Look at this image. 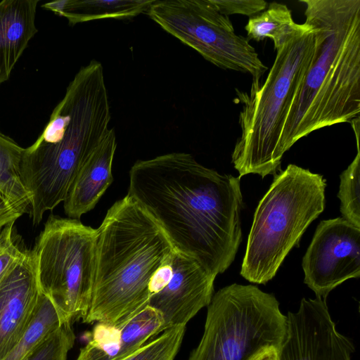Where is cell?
<instances>
[{
  "mask_svg": "<svg viewBox=\"0 0 360 360\" xmlns=\"http://www.w3.org/2000/svg\"><path fill=\"white\" fill-rule=\"evenodd\" d=\"M240 181L189 153H170L137 160L127 195L157 221L176 251L216 277L232 264L242 240Z\"/></svg>",
  "mask_w": 360,
  "mask_h": 360,
  "instance_id": "cell-1",
  "label": "cell"
},
{
  "mask_svg": "<svg viewBox=\"0 0 360 360\" xmlns=\"http://www.w3.org/2000/svg\"><path fill=\"white\" fill-rule=\"evenodd\" d=\"M314 30L312 62L288 111L281 157L314 131L360 113V0H300Z\"/></svg>",
  "mask_w": 360,
  "mask_h": 360,
  "instance_id": "cell-2",
  "label": "cell"
},
{
  "mask_svg": "<svg viewBox=\"0 0 360 360\" xmlns=\"http://www.w3.org/2000/svg\"><path fill=\"white\" fill-rule=\"evenodd\" d=\"M111 118L102 64L82 66L37 139L24 148L20 176L34 224L63 202L84 161L108 133Z\"/></svg>",
  "mask_w": 360,
  "mask_h": 360,
  "instance_id": "cell-3",
  "label": "cell"
},
{
  "mask_svg": "<svg viewBox=\"0 0 360 360\" xmlns=\"http://www.w3.org/2000/svg\"><path fill=\"white\" fill-rule=\"evenodd\" d=\"M96 268L83 322L120 325L146 307L155 272L174 249L152 216L127 195L96 229Z\"/></svg>",
  "mask_w": 360,
  "mask_h": 360,
  "instance_id": "cell-4",
  "label": "cell"
},
{
  "mask_svg": "<svg viewBox=\"0 0 360 360\" xmlns=\"http://www.w3.org/2000/svg\"><path fill=\"white\" fill-rule=\"evenodd\" d=\"M314 49V30L311 25L276 51L262 84L259 79H252L249 93L236 89L238 101L243 105L238 119L241 134L231 162L238 177L256 174L264 178L280 170L281 131L290 105L312 62Z\"/></svg>",
  "mask_w": 360,
  "mask_h": 360,
  "instance_id": "cell-5",
  "label": "cell"
},
{
  "mask_svg": "<svg viewBox=\"0 0 360 360\" xmlns=\"http://www.w3.org/2000/svg\"><path fill=\"white\" fill-rule=\"evenodd\" d=\"M323 176L290 164L274 176L255 212L240 275L266 284L276 275L288 252L323 211Z\"/></svg>",
  "mask_w": 360,
  "mask_h": 360,
  "instance_id": "cell-6",
  "label": "cell"
},
{
  "mask_svg": "<svg viewBox=\"0 0 360 360\" xmlns=\"http://www.w3.org/2000/svg\"><path fill=\"white\" fill-rule=\"evenodd\" d=\"M286 330L287 317L273 294L233 283L213 295L203 335L188 360H254L278 351Z\"/></svg>",
  "mask_w": 360,
  "mask_h": 360,
  "instance_id": "cell-7",
  "label": "cell"
},
{
  "mask_svg": "<svg viewBox=\"0 0 360 360\" xmlns=\"http://www.w3.org/2000/svg\"><path fill=\"white\" fill-rule=\"evenodd\" d=\"M97 231L79 219L50 215L34 254L42 293L71 323L84 321L91 303Z\"/></svg>",
  "mask_w": 360,
  "mask_h": 360,
  "instance_id": "cell-8",
  "label": "cell"
},
{
  "mask_svg": "<svg viewBox=\"0 0 360 360\" xmlns=\"http://www.w3.org/2000/svg\"><path fill=\"white\" fill-rule=\"evenodd\" d=\"M164 30L224 70L259 79L267 67L246 37L235 32L229 16L212 0H154L146 12Z\"/></svg>",
  "mask_w": 360,
  "mask_h": 360,
  "instance_id": "cell-9",
  "label": "cell"
},
{
  "mask_svg": "<svg viewBox=\"0 0 360 360\" xmlns=\"http://www.w3.org/2000/svg\"><path fill=\"white\" fill-rule=\"evenodd\" d=\"M304 283L326 299L335 288L360 276V229L342 217L316 227L302 263Z\"/></svg>",
  "mask_w": 360,
  "mask_h": 360,
  "instance_id": "cell-10",
  "label": "cell"
},
{
  "mask_svg": "<svg viewBox=\"0 0 360 360\" xmlns=\"http://www.w3.org/2000/svg\"><path fill=\"white\" fill-rule=\"evenodd\" d=\"M326 300L304 297L296 312L288 311L278 360H352L355 347L336 329Z\"/></svg>",
  "mask_w": 360,
  "mask_h": 360,
  "instance_id": "cell-11",
  "label": "cell"
},
{
  "mask_svg": "<svg viewBox=\"0 0 360 360\" xmlns=\"http://www.w3.org/2000/svg\"><path fill=\"white\" fill-rule=\"evenodd\" d=\"M172 273L166 285L150 297L148 305L162 315L165 330L185 326L210 304L215 276L195 259L175 250Z\"/></svg>",
  "mask_w": 360,
  "mask_h": 360,
  "instance_id": "cell-12",
  "label": "cell"
},
{
  "mask_svg": "<svg viewBox=\"0 0 360 360\" xmlns=\"http://www.w3.org/2000/svg\"><path fill=\"white\" fill-rule=\"evenodd\" d=\"M41 294L32 250L0 283V360L18 342L30 325Z\"/></svg>",
  "mask_w": 360,
  "mask_h": 360,
  "instance_id": "cell-13",
  "label": "cell"
},
{
  "mask_svg": "<svg viewBox=\"0 0 360 360\" xmlns=\"http://www.w3.org/2000/svg\"><path fill=\"white\" fill-rule=\"evenodd\" d=\"M164 330L162 315L147 305L122 324L97 323L76 360H122Z\"/></svg>",
  "mask_w": 360,
  "mask_h": 360,
  "instance_id": "cell-14",
  "label": "cell"
},
{
  "mask_svg": "<svg viewBox=\"0 0 360 360\" xmlns=\"http://www.w3.org/2000/svg\"><path fill=\"white\" fill-rule=\"evenodd\" d=\"M116 147L115 132L110 129L82 163L63 201L65 213L70 218L79 219L91 210L112 184Z\"/></svg>",
  "mask_w": 360,
  "mask_h": 360,
  "instance_id": "cell-15",
  "label": "cell"
},
{
  "mask_svg": "<svg viewBox=\"0 0 360 360\" xmlns=\"http://www.w3.org/2000/svg\"><path fill=\"white\" fill-rule=\"evenodd\" d=\"M38 0L0 2V84L11 72L38 32L35 19Z\"/></svg>",
  "mask_w": 360,
  "mask_h": 360,
  "instance_id": "cell-16",
  "label": "cell"
},
{
  "mask_svg": "<svg viewBox=\"0 0 360 360\" xmlns=\"http://www.w3.org/2000/svg\"><path fill=\"white\" fill-rule=\"evenodd\" d=\"M154 0H62L48 2L43 8L65 18L70 25L90 20L128 19L146 13Z\"/></svg>",
  "mask_w": 360,
  "mask_h": 360,
  "instance_id": "cell-17",
  "label": "cell"
},
{
  "mask_svg": "<svg viewBox=\"0 0 360 360\" xmlns=\"http://www.w3.org/2000/svg\"><path fill=\"white\" fill-rule=\"evenodd\" d=\"M310 27L306 22L296 23L291 11L285 4L272 2L266 10L250 17L245 30L248 41H259L270 38L274 42V49L277 51L295 34Z\"/></svg>",
  "mask_w": 360,
  "mask_h": 360,
  "instance_id": "cell-18",
  "label": "cell"
},
{
  "mask_svg": "<svg viewBox=\"0 0 360 360\" xmlns=\"http://www.w3.org/2000/svg\"><path fill=\"white\" fill-rule=\"evenodd\" d=\"M67 321H69L52 300L41 292L36 311L27 330L3 360H22L49 335Z\"/></svg>",
  "mask_w": 360,
  "mask_h": 360,
  "instance_id": "cell-19",
  "label": "cell"
},
{
  "mask_svg": "<svg viewBox=\"0 0 360 360\" xmlns=\"http://www.w3.org/2000/svg\"><path fill=\"white\" fill-rule=\"evenodd\" d=\"M24 148L0 131V191L30 211L31 197L20 176Z\"/></svg>",
  "mask_w": 360,
  "mask_h": 360,
  "instance_id": "cell-20",
  "label": "cell"
},
{
  "mask_svg": "<svg viewBox=\"0 0 360 360\" xmlns=\"http://www.w3.org/2000/svg\"><path fill=\"white\" fill-rule=\"evenodd\" d=\"M356 157L340 174L338 197L340 200L342 218L360 229V150L359 138H356Z\"/></svg>",
  "mask_w": 360,
  "mask_h": 360,
  "instance_id": "cell-21",
  "label": "cell"
},
{
  "mask_svg": "<svg viewBox=\"0 0 360 360\" xmlns=\"http://www.w3.org/2000/svg\"><path fill=\"white\" fill-rule=\"evenodd\" d=\"M186 330L185 326L167 329L122 360H174Z\"/></svg>",
  "mask_w": 360,
  "mask_h": 360,
  "instance_id": "cell-22",
  "label": "cell"
},
{
  "mask_svg": "<svg viewBox=\"0 0 360 360\" xmlns=\"http://www.w3.org/2000/svg\"><path fill=\"white\" fill-rule=\"evenodd\" d=\"M72 323L67 321L49 335L22 360H67L75 335Z\"/></svg>",
  "mask_w": 360,
  "mask_h": 360,
  "instance_id": "cell-23",
  "label": "cell"
},
{
  "mask_svg": "<svg viewBox=\"0 0 360 360\" xmlns=\"http://www.w3.org/2000/svg\"><path fill=\"white\" fill-rule=\"evenodd\" d=\"M15 221L7 224L0 231V283L27 250L15 233Z\"/></svg>",
  "mask_w": 360,
  "mask_h": 360,
  "instance_id": "cell-24",
  "label": "cell"
},
{
  "mask_svg": "<svg viewBox=\"0 0 360 360\" xmlns=\"http://www.w3.org/2000/svg\"><path fill=\"white\" fill-rule=\"evenodd\" d=\"M220 13L225 15L240 14L252 17L266 9L263 0H212Z\"/></svg>",
  "mask_w": 360,
  "mask_h": 360,
  "instance_id": "cell-25",
  "label": "cell"
},
{
  "mask_svg": "<svg viewBox=\"0 0 360 360\" xmlns=\"http://www.w3.org/2000/svg\"><path fill=\"white\" fill-rule=\"evenodd\" d=\"M27 210L11 200L7 195L0 191V219L15 213L24 214Z\"/></svg>",
  "mask_w": 360,
  "mask_h": 360,
  "instance_id": "cell-26",
  "label": "cell"
},
{
  "mask_svg": "<svg viewBox=\"0 0 360 360\" xmlns=\"http://www.w3.org/2000/svg\"><path fill=\"white\" fill-rule=\"evenodd\" d=\"M254 360H278L277 351L276 349H269Z\"/></svg>",
  "mask_w": 360,
  "mask_h": 360,
  "instance_id": "cell-27",
  "label": "cell"
},
{
  "mask_svg": "<svg viewBox=\"0 0 360 360\" xmlns=\"http://www.w3.org/2000/svg\"><path fill=\"white\" fill-rule=\"evenodd\" d=\"M22 214L21 213H15L6 215L0 219V231L1 229L8 223L16 221L20 217H21Z\"/></svg>",
  "mask_w": 360,
  "mask_h": 360,
  "instance_id": "cell-28",
  "label": "cell"
}]
</instances>
